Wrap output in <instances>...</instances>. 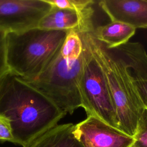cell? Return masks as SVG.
<instances>
[{"mask_svg": "<svg viewBox=\"0 0 147 147\" xmlns=\"http://www.w3.org/2000/svg\"><path fill=\"white\" fill-rule=\"evenodd\" d=\"M66 115L21 78L10 72L0 80V115L10 123L13 143L26 146Z\"/></svg>", "mask_w": 147, "mask_h": 147, "instance_id": "6da1fadb", "label": "cell"}, {"mask_svg": "<svg viewBox=\"0 0 147 147\" xmlns=\"http://www.w3.org/2000/svg\"><path fill=\"white\" fill-rule=\"evenodd\" d=\"M92 30L78 31L100 65L115 109L118 129L132 137L144 107L131 84L126 65L114 49L97 40Z\"/></svg>", "mask_w": 147, "mask_h": 147, "instance_id": "7a4b0ae2", "label": "cell"}, {"mask_svg": "<svg viewBox=\"0 0 147 147\" xmlns=\"http://www.w3.org/2000/svg\"><path fill=\"white\" fill-rule=\"evenodd\" d=\"M68 32L35 27L7 32L6 57L10 72L25 80L37 78L59 53Z\"/></svg>", "mask_w": 147, "mask_h": 147, "instance_id": "3957f363", "label": "cell"}, {"mask_svg": "<svg viewBox=\"0 0 147 147\" xmlns=\"http://www.w3.org/2000/svg\"><path fill=\"white\" fill-rule=\"evenodd\" d=\"M82 65L83 52L76 60L67 59L59 52L37 78L22 79L44 93L66 114H72L82 107L78 85Z\"/></svg>", "mask_w": 147, "mask_h": 147, "instance_id": "277c9868", "label": "cell"}, {"mask_svg": "<svg viewBox=\"0 0 147 147\" xmlns=\"http://www.w3.org/2000/svg\"><path fill=\"white\" fill-rule=\"evenodd\" d=\"M82 40L83 65L78 85L82 107L87 116L94 117L118 129L116 111L105 76L88 45Z\"/></svg>", "mask_w": 147, "mask_h": 147, "instance_id": "5b68a950", "label": "cell"}, {"mask_svg": "<svg viewBox=\"0 0 147 147\" xmlns=\"http://www.w3.org/2000/svg\"><path fill=\"white\" fill-rule=\"evenodd\" d=\"M51 8L45 0H0V29L11 32L37 27Z\"/></svg>", "mask_w": 147, "mask_h": 147, "instance_id": "8992f818", "label": "cell"}, {"mask_svg": "<svg viewBox=\"0 0 147 147\" xmlns=\"http://www.w3.org/2000/svg\"><path fill=\"white\" fill-rule=\"evenodd\" d=\"M74 134L83 147H131L133 137L92 116L75 125Z\"/></svg>", "mask_w": 147, "mask_h": 147, "instance_id": "52a82bcc", "label": "cell"}, {"mask_svg": "<svg viewBox=\"0 0 147 147\" xmlns=\"http://www.w3.org/2000/svg\"><path fill=\"white\" fill-rule=\"evenodd\" d=\"M113 49L124 61L131 84L147 109V53L144 47L138 42H127Z\"/></svg>", "mask_w": 147, "mask_h": 147, "instance_id": "ba28073f", "label": "cell"}, {"mask_svg": "<svg viewBox=\"0 0 147 147\" xmlns=\"http://www.w3.org/2000/svg\"><path fill=\"white\" fill-rule=\"evenodd\" d=\"M99 5L111 21L147 28V0H103Z\"/></svg>", "mask_w": 147, "mask_h": 147, "instance_id": "9c48e42d", "label": "cell"}, {"mask_svg": "<svg viewBox=\"0 0 147 147\" xmlns=\"http://www.w3.org/2000/svg\"><path fill=\"white\" fill-rule=\"evenodd\" d=\"M92 8L84 13L52 6L49 11L40 21L37 27L47 30H82L92 25Z\"/></svg>", "mask_w": 147, "mask_h": 147, "instance_id": "30bf717a", "label": "cell"}, {"mask_svg": "<svg viewBox=\"0 0 147 147\" xmlns=\"http://www.w3.org/2000/svg\"><path fill=\"white\" fill-rule=\"evenodd\" d=\"M75 125H57L25 147H83L74 134Z\"/></svg>", "mask_w": 147, "mask_h": 147, "instance_id": "8fae6325", "label": "cell"}, {"mask_svg": "<svg viewBox=\"0 0 147 147\" xmlns=\"http://www.w3.org/2000/svg\"><path fill=\"white\" fill-rule=\"evenodd\" d=\"M135 32L134 28L117 21H111L98 26L92 31L95 38L109 49L115 48L127 43Z\"/></svg>", "mask_w": 147, "mask_h": 147, "instance_id": "7c38bea8", "label": "cell"}, {"mask_svg": "<svg viewBox=\"0 0 147 147\" xmlns=\"http://www.w3.org/2000/svg\"><path fill=\"white\" fill-rule=\"evenodd\" d=\"M83 42L76 30H69L61 47L60 53L68 60H76L79 58L83 52Z\"/></svg>", "mask_w": 147, "mask_h": 147, "instance_id": "4fadbf2b", "label": "cell"}, {"mask_svg": "<svg viewBox=\"0 0 147 147\" xmlns=\"http://www.w3.org/2000/svg\"><path fill=\"white\" fill-rule=\"evenodd\" d=\"M52 6L60 9H67L84 13L92 8L94 3L92 0H45Z\"/></svg>", "mask_w": 147, "mask_h": 147, "instance_id": "5bb4252c", "label": "cell"}, {"mask_svg": "<svg viewBox=\"0 0 147 147\" xmlns=\"http://www.w3.org/2000/svg\"><path fill=\"white\" fill-rule=\"evenodd\" d=\"M133 138V147H147V109L144 108L141 114Z\"/></svg>", "mask_w": 147, "mask_h": 147, "instance_id": "9a60e30c", "label": "cell"}, {"mask_svg": "<svg viewBox=\"0 0 147 147\" xmlns=\"http://www.w3.org/2000/svg\"><path fill=\"white\" fill-rule=\"evenodd\" d=\"M7 33V32L0 29V80L10 72L6 57Z\"/></svg>", "mask_w": 147, "mask_h": 147, "instance_id": "2e32d148", "label": "cell"}, {"mask_svg": "<svg viewBox=\"0 0 147 147\" xmlns=\"http://www.w3.org/2000/svg\"><path fill=\"white\" fill-rule=\"evenodd\" d=\"M0 141L14 142L12 129L9 121L0 115Z\"/></svg>", "mask_w": 147, "mask_h": 147, "instance_id": "e0dca14e", "label": "cell"}, {"mask_svg": "<svg viewBox=\"0 0 147 147\" xmlns=\"http://www.w3.org/2000/svg\"><path fill=\"white\" fill-rule=\"evenodd\" d=\"M131 147H133V146H131Z\"/></svg>", "mask_w": 147, "mask_h": 147, "instance_id": "ac0fdd59", "label": "cell"}]
</instances>
